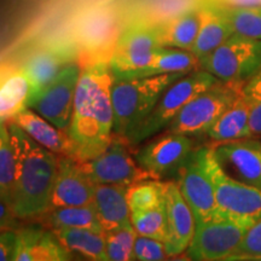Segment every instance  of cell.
<instances>
[{"mask_svg":"<svg viewBox=\"0 0 261 261\" xmlns=\"http://www.w3.org/2000/svg\"><path fill=\"white\" fill-rule=\"evenodd\" d=\"M242 93L249 103L250 136L261 137V69L243 85Z\"/></svg>","mask_w":261,"mask_h":261,"instance_id":"e575fe53","label":"cell"},{"mask_svg":"<svg viewBox=\"0 0 261 261\" xmlns=\"http://www.w3.org/2000/svg\"><path fill=\"white\" fill-rule=\"evenodd\" d=\"M130 144L126 137L114 135L112 142L102 154L80 161L81 167L94 184L129 185L148 180V174L130 154Z\"/></svg>","mask_w":261,"mask_h":261,"instance_id":"9c48e42d","label":"cell"},{"mask_svg":"<svg viewBox=\"0 0 261 261\" xmlns=\"http://www.w3.org/2000/svg\"><path fill=\"white\" fill-rule=\"evenodd\" d=\"M127 189L128 187L120 184L94 185L93 203L104 232L132 224Z\"/></svg>","mask_w":261,"mask_h":261,"instance_id":"ffe728a7","label":"cell"},{"mask_svg":"<svg viewBox=\"0 0 261 261\" xmlns=\"http://www.w3.org/2000/svg\"><path fill=\"white\" fill-rule=\"evenodd\" d=\"M200 68L219 81L244 85L261 69V40L233 34L200 60Z\"/></svg>","mask_w":261,"mask_h":261,"instance_id":"ba28073f","label":"cell"},{"mask_svg":"<svg viewBox=\"0 0 261 261\" xmlns=\"http://www.w3.org/2000/svg\"><path fill=\"white\" fill-rule=\"evenodd\" d=\"M192 151L190 136L167 132L143 146L135 159L149 179L161 180L178 174Z\"/></svg>","mask_w":261,"mask_h":261,"instance_id":"4fadbf2b","label":"cell"},{"mask_svg":"<svg viewBox=\"0 0 261 261\" xmlns=\"http://www.w3.org/2000/svg\"><path fill=\"white\" fill-rule=\"evenodd\" d=\"M212 148L227 175L261 190V140H227L217 143Z\"/></svg>","mask_w":261,"mask_h":261,"instance_id":"9a60e30c","label":"cell"},{"mask_svg":"<svg viewBox=\"0 0 261 261\" xmlns=\"http://www.w3.org/2000/svg\"><path fill=\"white\" fill-rule=\"evenodd\" d=\"M200 22V8H197L158 24L161 45L163 47L191 51L197 38Z\"/></svg>","mask_w":261,"mask_h":261,"instance_id":"d4e9b609","label":"cell"},{"mask_svg":"<svg viewBox=\"0 0 261 261\" xmlns=\"http://www.w3.org/2000/svg\"><path fill=\"white\" fill-rule=\"evenodd\" d=\"M200 29L191 52L198 58H203L219 47L233 35L232 27L224 15L220 6L203 3L200 6Z\"/></svg>","mask_w":261,"mask_h":261,"instance_id":"7402d4cb","label":"cell"},{"mask_svg":"<svg viewBox=\"0 0 261 261\" xmlns=\"http://www.w3.org/2000/svg\"><path fill=\"white\" fill-rule=\"evenodd\" d=\"M12 121L17 123L29 137H32L44 148L58 156L73 158V143L68 136V132L57 128L31 108H25L18 113Z\"/></svg>","mask_w":261,"mask_h":261,"instance_id":"44dd1931","label":"cell"},{"mask_svg":"<svg viewBox=\"0 0 261 261\" xmlns=\"http://www.w3.org/2000/svg\"><path fill=\"white\" fill-rule=\"evenodd\" d=\"M220 9L230 22L233 34L261 40V5L243 8L220 6Z\"/></svg>","mask_w":261,"mask_h":261,"instance_id":"d6a6232c","label":"cell"},{"mask_svg":"<svg viewBox=\"0 0 261 261\" xmlns=\"http://www.w3.org/2000/svg\"><path fill=\"white\" fill-rule=\"evenodd\" d=\"M204 3L226 6V8H243V6L261 5V0H204Z\"/></svg>","mask_w":261,"mask_h":261,"instance_id":"f35d334b","label":"cell"},{"mask_svg":"<svg viewBox=\"0 0 261 261\" xmlns=\"http://www.w3.org/2000/svg\"><path fill=\"white\" fill-rule=\"evenodd\" d=\"M200 67V61L191 51L174 47H161L144 68L113 75L114 79H143L171 73H190Z\"/></svg>","mask_w":261,"mask_h":261,"instance_id":"603a6c76","label":"cell"},{"mask_svg":"<svg viewBox=\"0 0 261 261\" xmlns=\"http://www.w3.org/2000/svg\"><path fill=\"white\" fill-rule=\"evenodd\" d=\"M42 215H45L47 225L54 230H57V228H87V230L104 233L102 225L98 219L94 203L48 208Z\"/></svg>","mask_w":261,"mask_h":261,"instance_id":"4316f807","label":"cell"},{"mask_svg":"<svg viewBox=\"0 0 261 261\" xmlns=\"http://www.w3.org/2000/svg\"><path fill=\"white\" fill-rule=\"evenodd\" d=\"M112 84L109 62L97 61L83 65L68 128V136L73 143V158L80 161L102 154L112 142Z\"/></svg>","mask_w":261,"mask_h":261,"instance_id":"6da1fadb","label":"cell"},{"mask_svg":"<svg viewBox=\"0 0 261 261\" xmlns=\"http://www.w3.org/2000/svg\"><path fill=\"white\" fill-rule=\"evenodd\" d=\"M218 81L219 80L214 75L201 68L190 71L173 83L162 93L149 115L126 136L130 146L138 145L150 137L158 135L163 128H167L173 119L192 98L203 92Z\"/></svg>","mask_w":261,"mask_h":261,"instance_id":"277c9868","label":"cell"},{"mask_svg":"<svg viewBox=\"0 0 261 261\" xmlns=\"http://www.w3.org/2000/svg\"><path fill=\"white\" fill-rule=\"evenodd\" d=\"M17 247V231L6 228L0 232V261L14 260Z\"/></svg>","mask_w":261,"mask_h":261,"instance_id":"74e56055","label":"cell"},{"mask_svg":"<svg viewBox=\"0 0 261 261\" xmlns=\"http://www.w3.org/2000/svg\"><path fill=\"white\" fill-rule=\"evenodd\" d=\"M161 47L158 24L138 18L117 39L109 61L113 75L146 67Z\"/></svg>","mask_w":261,"mask_h":261,"instance_id":"7c38bea8","label":"cell"},{"mask_svg":"<svg viewBox=\"0 0 261 261\" xmlns=\"http://www.w3.org/2000/svg\"><path fill=\"white\" fill-rule=\"evenodd\" d=\"M165 200L168 223L166 252L168 256H178L187 252L190 246L195 233L196 220L177 181H166Z\"/></svg>","mask_w":261,"mask_h":261,"instance_id":"ac0fdd59","label":"cell"},{"mask_svg":"<svg viewBox=\"0 0 261 261\" xmlns=\"http://www.w3.org/2000/svg\"><path fill=\"white\" fill-rule=\"evenodd\" d=\"M203 3L204 0H145L139 18L152 24H161L182 12L200 8Z\"/></svg>","mask_w":261,"mask_h":261,"instance_id":"4dcf8cb0","label":"cell"},{"mask_svg":"<svg viewBox=\"0 0 261 261\" xmlns=\"http://www.w3.org/2000/svg\"><path fill=\"white\" fill-rule=\"evenodd\" d=\"M248 230L226 218L196 224L195 233L187 249L189 259L197 261L228 260Z\"/></svg>","mask_w":261,"mask_h":261,"instance_id":"5bb4252c","label":"cell"},{"mask_svg":"<svg viewBox=\"0 0 261 261\" xmlns=\"http://www.w3.org/2000/svg\"><path fill=\"white\" fill-rule=\"evenodd\" d=\"M73 254L58 240L54 231L28 226L17 230L14 261H68Z\"/></svg>","mask_w":261,"mask_h":261,"instance_id":"d6986e66","label":"cell"},{"mask_svg":"<svg viewBox=\"0 0 261 261\" xmlns=\"http://www.w3.org/2000/svg\"><path fill=\"white\" fill-rule=\"evenodd\" d=\"M130 221L138 234L155 238L163 243L167 242L168 223L166 200L152 210L130 213Z\"/></svg>","mask_w":261,"mask_h":261,"instance_id":"f546056e","label":"cell"},{"mask_svg":"<svg viewBox=\"0 0 261 261\" xmlns=\"http://www.w3.org/2000/svg\"><path fill=\"white\" fill-rule=\"evenodd\" d=\"M133 257L139 261H160L167 259L168 254L166 252L165 243L161 241L137 234Z\"/></svg>","mask_w":261,"mask_h":261,"instance_id":"8d00e7d4","label":"cell"},{"mask_svg":"<svg viewBox=\"0 0 261 261\" xmlns=\"http://www.w3.org/2000/svg\"><path fill=\"white\" fill-rule=\"evenodd\" d=\"M166 181L143 180L129 185L127 189V202L130 213L149 211L165 202Z\"/></svg>","mask_w":261,"mask_h":261,"instance_id":"1f68e13d","label":"cell"},{"mask_svg":"<svg viewBox=\"0 0 261 261\" xmlns=\"http://www.w3.org/2000/svg\"><path fill=\"white\" fill-rule=\"evenodd\" d=\"M207 135L215 143L252 138L249 132V103L242 92L215 121Z\"/></svg>","mask_w":261,"mask_h":261,"instance_id":"cb8c5ba5","label":"cell"},{"mask_svg":"<svg viewBox=\"0 0 261 261\" xmlns=\"http://www.w3.org/2000/svg\"><path fill=\"white\" fill-rule=\"evenodd\" d=\"M189 73H171L143 79H114L112 103L114 135L126 137L138 126L173 83Z\"/></svg>","mask_w":261,"mask_h":261,"instance_id":"3957f363","label":"cell"},{"mask_svg":"<svg viewBox=\"0 0 261 261\" xmlns=\"http://www.w3.org/2000/svg\"><path fill=\"white\" fill-rule=\"evenodd\" d=\"M79 57L75 44H50L29 52L19 64L31 83V97L40 92L62 70ZM29 97V98H31Z\"/></svg>","mask_w":261,"mask_h":261,"instance_id":"2e32d148","label":"cell"},{"mask_svg":"<svg viewBox=\"0 0 261 261\" xmlns=\"http://www.w3.org/2000/svg\"><path fill=\"white\" fill-rule=\"evenodd\" d=\"M12 226H15V221H0V232L6 228H11Z\"/></svg>","mask_w":261,"mask_h":261,"instance_id":"b9f144b4","label":"cell"},{"mask_svg":"<svg viewBox=\"0 0 261 261\" xmlns=\"http://www.w3.org/2000/svg\"><path fill=\"white\" fill-rule=\"evenodd\" d=\"M205 148L194 150L178 172L177 182L194 213L196 224L223 218L215 200L213 181L205 167Z\"/></svg>","mask_w":261,"mask_h":261,"instance_id":"8fae6325","label":"cell"},{"mask_svg":"<svg viewBox=\"0 0 261 261\" xmlns=\"http://www.w3.org/2000/svg\"><path fill=\"white\" fill-rule=\"evenodd\" d=\"M228 260L261 261V217L246 231L242 241Z\"/></svg>","mask_w":261,"mask_h":261,"instance_id":"d590c367","label":"cell"},{"mask_svg":"<svg viewBox=\"0 0 261 261\" xmlns=\"http://www.w3.org/2000/svg\"><path fill=\"white\" fill-rule=\"evenodd\" d=\"M121 32V18L113 4H97L83 10L74 21L73 35L79 56L87 58L85 65L109 62Z\"/></svg>","mask_w":261,"mask_h":261,"instance_id":"5b68a950","label":"cell"},{"mask_svg":"<svg viewBox=\"0 0 261 261\" xmlns=\"http://www.w3.org/2000/svg\"><path fill=\"white\" fill-rule=\"evenodd\" d=\"M16 168L17 162L8 123H0V197L10 204L14 196Z\"/></svg>","mask_w":261,"mask_h":261,"instance_id":"f1b7e54d","label":"cell"},{"mask_svg":"<svg viewBox=\"0 0 261 261\" xmlns=\"http://www.w3.org/2000/svg\"><path fill=\"white\" fill-rule=\"evenodd\" d=\"M32 89L28 77L17 68L0 86V123L8 122L28 108Z\"/></svg>","mask_w":261,"mask_h":261,"instance_id":"83f0119b","label":"cell"},{"mask_svg":"<svg viewBox=\"0 0 261 261\" xmlns=\"http://www.w3.org/2000/svg\"><path fill=\"white\" fill-rule=\"evenodd\" d=\"M54 232L70 252L80 254L89 260L108 261L104 233L87 228H57Z\"/></svg>","mask_w":261,"mask_h":261,"instance_id":"484cf974","label":"cell"},{"mask_svg":"<svg viewBox=\"0 0 261 261\" xmlns=\"http://www.w3.org/2000/svg\"><path fill=\"white\" fill-rule=\"evenodd\" d=\"M94 185L81 167L80 160L71 156H60L50 208L92 204Z\"/></svg>","mask_w":261,"mask_h":261,"instance_id":"e0dca14e","label":"cell"},{"mask_svg":"<svg viewBox=\"0 0 261 261\" xmlns=\"http://www.w3.org/2000/svg\"><path fill=\"white\" fill-rule=\"evenodd\" d=\"M6 123L17 162L12 210L21 219L42 215L50 208L60 156L35 142L12 120Z\"/></svg>","mask_w":261,"mask_h":261,"instance_id":"7a4b0ae2","label":"cell"},{"mask_svg":"<svg viewBox=\"0 0 261 261\" xmlns=\"http://www.w3.org/2000/svg\"><path fill=\"white\" fill-rule=\"evenodd\" d=\"M16 215L11 204L4 198L0 197V221H15Z\"/></svg>","mask_w":261,"mask_h":261,"instance_id":"ab89813d","label":"cell"},{"mask_svg":"<svg viewBox=\"0 0 261 261\" xmlns=\"http://www.w3.org/2000/svg\"><path fill=\"white\" fill-rule=\"evenodd\" d=\"M205 167L213 181L221 217L249 228L261 217V190L227 175L212 146L205 148Z\"/></svg>","mask_w":261,"mask_h":261,"instance_id":"8992f818","label":"cell"},{"mask_svg":"<svg viewBox=\"0 0 261 261\" xmlns=\"http://www.w3.org/2000/svg\"><path fill=\"white\" fill-rule=\"evenodd\" d=\"M242 89L241 84L218 81L192 98L169 123L167 130L190 137L207 135L215 121L242 92Z\"/></svg>","mask_w":261,"mask_h":261,"instance_id":"52a82bcc","label":"cell"},{"mask_svg":"<svg viewBox=\"0 0 261 261\" xmlns=\"http://www.w3.org/2000/svg\"><path fill=\"white\" fill-rule=\"evenodd\" d=\"M80 63L71 62L40 92L29 98L28 108L68 132L74 109V98L81 74Z\"/></svg>","mask_w":261,"mask_h":261,"instance_id":"30bf717a","label":"cell"},{"mask_svg":"<svg viewBox=\"0 0 261 261\" xmlns=\"http://www.w3.org/2000/svg\"><path fill=\"white\" fill-rule=\"evenodd\" d=\"M18 65H10V64H0V86L5 83V80L11 75L14 71L17 70Z\"/></svg>","mask_w":261,"mask_h":261,"instance_id":"60d3db41","label":"cell"},{"mask_svg":"<svg viewBox=\"0 0 261 261\" xmlns=\"http://www.w3.org/2000/svg\"><path fill=\"white\" fill-rule=\"evenodd\" d=\"M137 234L138 233L132 224L104 232L108 261L135 260L133 249H135Z\"/></svg>","mask_w":261,"mask_h":261,"instance_id":"836d02e7","label":"cell"}]
</instances>
